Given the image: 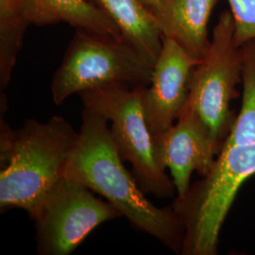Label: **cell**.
<instances>
[{
	"mask_svg": "<svg viewBox=\"0 0 255 255\" xmlns=\"http://www.w3.org/2000/svg\"><path fill=\"white\" fill-rule=\"evenodd\" d=\"M108 123L100 114L82 109V126L64 177L101 195L134 228L181 255L185 236L182 220L172 205L158 207L146 198L125 167Z\"/></svg>",
	"mask_w": 255,
	"mask_h": 255,
	"instance_id": "cell-1",
	"label": "cell"
},
{
	"mask_svg": "<svg viewBox=\"0 0 255 255\" xmlns=\"http://www.w3.org/2000/svg\"><path fill=\"white\" fill-rule=\"evenodd\" d=\"M79 131L63 117L27 119L11 129L1 117L0 211H26L32 219L64 176Z\"/></svg>",
	"mask_w": 255,
	"mask_h": 255,
	"instance_id": "cell-2",
	"label": "cell"
},
{
	"mask_svg": "<svg viewBox=\"0 0 255 255\" xmlns=\"http://www.w3.org/2000/svg\"><path fill=\"white\" fill-rule=\"evenodd\" d=\"M255 175V144L223 145L209 171L172 203L184 226L181 255H217L219 235L241 185Z\"/></svg>",
	"mask_w": 255,
	"mask_h": 255,
	"instance_id": "cell-3",
	"label": "cell"
},
{
	"mask_svg": "<svg viewBox=\"0 0 255 255\" xmlns=\"http://www.w3.org/2000/svg\"><path fill=\"white\" fill-rule=\"evenodd\" d=\"M153 65L122 39L77 30L51 82V97L60 105L70 96L106 86H147Z\"/></svg>",
	"mask_w": 255,
	"mask_h": 255,
	"instance_id": "cell-4",
	"label": "cell"
},
{
	"mask_svg": "<svg viewBox=\"0 0 255 255\" xmlns=\"http://www.w3.org/2000/svg\"><path fill=\"white\" fill-rule=\"evenodd\" d=\"M241 82V53L235 42V22L232 12L224 10L214 27L207 53L192 72L184 105L201 120L219 153L237 118L231 104Z\"/></svg>",
	"mask_w": 255,
	"mask_h": 255,
	"instance_id": "cell-5",
	"label": "cell"
},
{
	"mask_svg": "<svg viewBox=\"0 0 255 255\" xmlns=\"http://www.w3.org/2000/svg\"><path fill=\"white\" fill-rule=\"evenodd\" d=\"M144 87L113 85L79 95L84 109L100 114L111 123V132L119 154L131 165L140 188L158 199H168L177 191L173 180L155 158L152 134L142 107Z\"/></svg>",
	"mask_w": 255,
	"mask_h": 255,
	"instance_id": "cell-6",
	"label": "cell"
},
{
	"mask_svg": "<svg viewBox=\"0 0 255 255\" xmlns=\"http://www.w3.org/2000/svg\"><path fill=\"white\" fill-rule=\"evenodd\" d=\"M122 217L82 183L63 177L32 218L36 252L40 255H68L100 225Z\"/></svg>",
	"mask_w": 255,
	"mask_h": 255,
	"instance_id": "cell-7",
	"label": "cell"
},
{
	"mask_svg": "<svg viewBox=\"0 0 255 255\" xmlns=\"http://www.w3.org/2000/svg\"><path fill=\"white\" fill-rule=\"evenodd\" d=\"M201 61L193 58L173 40L163 38L151 80L142 92V107L152 135L171 127L189 94L192 72Z\"/></svg>",
	"mask_w": 255,
	"mask_h": 255,
	"instance_id": "cell-8",
	"label": "cell"
},
{
	"mask_svg": "<svg viewBox=\"0 0 255 255\" xmlns=\"http://www.w3.org/2000/svg\"><path fill=\"white\" fill-rule=\"evenodd\" d=\"M155 158L161 168H168L177 197L189 190L192 173L204 176L219 154L201 120L183 107L169 128L152 135Z\"/></svg>",
	"mask_w": 255,
	"mask_h": 255,
	"instance_id": "cell-9",
	"label": "cell"
},
{
	"mask_svg": "<svg viewBox=\"0 0 255 255\" xmlns=\"http://www.w3.org/2000/svg\"><path fill=\"white\" fill-rule=\"evenodd\" d=\"M220 0H164L155 10L163 38L173 40L192 56L201 61L211 44L210 17Z\"/></svg>",
	"mask_w": 255,
	"mask_h": 255,
	"instance_id": "cell-10",
	"label": "cell"
},
{
	"mask_svg": "<svg viewBox=\"0 0 255 255\" xmlns=\"http://www.w3.org/2000/svg\"><path fill=\"white\" fill-rule=\"evenodd\" d=\"M90 1L119 27L128 45L154 65L163 46V34L154 13L141 0Z\"/></svg>",
	"mask_w": 255,
	"mask_h": 255,
	"instance_id": "cell-11",
	"label": "cell"
},
{
	"mask_svg": "<svg viewBox=\"0 0 255 255\" xmlns=\"http://www.w3.org/2000/svg\"><path fill=\"white\" fill-rule=\"evenodd\" d=\"M23 12L28 25L66 23L80 31L122 39L119 27L90 0H23Z\"/></svg>",
	"mask_w": 255,
	"mask_h": 255,
	"instance_id": "cell-12",
	"label": "cell"
},
{
	"mask_svg": "<svg viewBox=\"0 0 255 255\" xmlns=\"http://www.w3.org/2000/svg\"><path fill=\"white\" fill-rule=\"evenodd\" d=\"M28 23L23 0H0V88L9 84Z\"/></svg>",
	"mask_w": 255,
	"mask_h": 255,
	"instance_id": "cell-13",
	"label": "cell"
},
{
	"mask_svg": "<svg viewBox=\"0 0 255 255\" xmlns=\"http://www.w3.org/2000/svg\"><path fill=\"white\" fill-rule=\"evenodd\" d=\"M242 104L224 145L255 144V38L240 46Z\"/></svg>",
	"mask_w": 255,
	"mask_h": 255,
	"instance_id": "cell-14",
	"label": "cell"
},
{
	"mask_svg": "<svg viewBox=\"0 0 255 255\" xmlns=\"http://www.w3.org/2000/svg\"><path fill=\"white\" fill-rule=\"evenodd\" d=\"M235 22V42L238 47L255 38V0H227Z\"/></svg>",
	"mask_w": 255,
	"mask_h": 255,
	"instance_id": "cell-15",
	"label": "cell"
},
{
	"mask_svg": "<svg viewBox=\"0 0 255 255\" xmlns=\"http://www.w3.org/2000/svg\"><path fill=\"white\" fill-rule=\"evenodd\" d=\"M141 1L153 13H154L155 10L158 9L161 6V4L164 2V0H141Z\"/></svg>",
	"mask_w": 255,
	"mask_h": 255,
	"instance_id": "cell-16",
	"label": "cell"
}]
</instances>
